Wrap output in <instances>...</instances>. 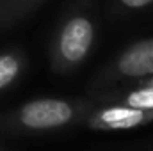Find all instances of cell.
<instances>
[{
  "label": "cell",
  "mask_w": 153,
  "mask_h": 151,
  "mask_svg": "<svg viewBox=\"0 0 153 151\" xmlns=\"http://www.w3.org/2000/svg\"><path fill=\"white\" fill-rule=\"evenodd\" d=\"M46 0H0V27L14 25Z\"/></svg>",
  "instance_id": "obj_7"
},
{
  "label": "cell",
  "mask_w": 153,
  "mask_h": 151,
  "mask_svg": "<svg viewBox=\"0 0 153 151\" xmlns=\"http://www.w3.org/2000/svg\"><path fill=\"white\" fill-rule=\"evenodd\" d=\"M112 5L119 14H134L153 5V0H112Z\"/></svg>",
  "instance_id": "obj_8"
},
{
  "label": "cell",
  "mask_w": 153,
  "mask_h": 151,
  "mask_svg": "<svg viewBox=\"0 0 153 151\" xmlns=\"http://www.w3.org/2000/svg\"><path fill=\"white\" fill-rule=\"evenodd\" d=\"M153 123V110L134 109L121 103H98L84 119V124L94 132H125Z\"/></svg>",
  "instance_id": "obj_4"
},
{
  "label": "cell",
  "mask_w": 153,
  "mask_h": 151,
  "mask_svg": "<svg viewBox=\"0 0 153 151\" xmlns=\"http://www.w3.org/2000/svg\"><path fill=\"white\" fill-rule=\"evenodd\" d=\"M27 55L20 48L0 52V94L11 89L16 80L25 73Z\"/></svg>",
  "instance_id": "obj_6"
},
{
  "label": "cell",
  "mask_w": 153,
  "mask_h": 151,
  "mask_svg": "<svg viewBox=\"0 0 153 151\" xmlns=\"http://www.w3.org/2000/svg\"><path fill=\"white\" fill-rule=\"evenodd\" d=\"M0 151H2V150H0Z\"/></svg>",
  "instance_id": "obj_10"
},
{
  "label": "cell",
  "mask_w": 153,
  "mask_h": 151,
  "mask_svg": "<svg viewBox=\"0 0 153 151\" xmlns=\"http://www.w3.org/2000/svg\"><path fill=\"white\" fill-rule=\"evenodd\" d=\"M153 75V38L137 39L112 57L91 82V91L100 93L126 85Z\"/></svg>",
  "instance_id": "obj_3"
},
{
  "label": "cell",
  "mask_w": 153,
  "mask_h": 151,
  "mask_svg": "<svg viewBox=\"0 0 153 151\" xmlns=\"http://www.w3.org/2000/svg\"><path fill=\"white\" fill-rule=\"evenodd\" d=\"M98 38V23L94 14L78 7L68 13L50 41L48 59L55 75H70L78 70L93 53Z\"/></svg>",
  "instance_id": "obj_2"
},
{
  "label": "cell",
  "mask_w": 153,
  "mask_h": 151,
  "mask_svg": "<svg viewBox=\"0 0 153 151\" xmlns=\"http://www.w3.org/2000/svg\"><path fill=\"white\" fill-rule=\"evenodd\" d=\"M126 85H128V84H126ZM132 85H141V87H152V89H153V75L144 76V78H139V80L132 82Z\"/></svg>",
  "instance_id": "obj_9"
},
{
  "label": "cell",
  "mask_w": 153,
  "mask_h": 151,
  "mask_svg": "<svg viewBox=\"0 0 153 151\" xmlns=\"http://www.w3.org/2000/svg\"><path fill=\"white\" fill-rule=\"evenodd\" d=\"M94 100L98 103H121L134 109H144L153 110V89L152 87H141V85H121L116 89L100 91L94 94Z\"/></svg>",
  "instance_id": "obj_5"
},
{
  "label": "cell",
  "mask_w": 153,
  "mask_h": 151,
  "mask_svg": "<svg viewBox=\"0 0 153 151\" xmlns=\"http://www.w3.org/2000/svg\"><path fill=\"white\" fill-rule=\"evenodd\" d=\"M94 105V98H36L0 114V132L30 135L66 130L84 123Z\"/></svg>",
  "instance_id": "obj_1"
}]
</instances>
